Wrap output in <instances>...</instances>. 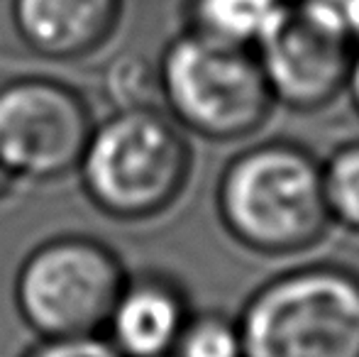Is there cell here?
<instances>
[{
	"label": "cell",
	"instance_id": "6da1fadb",
	"mask_svg": "<svg viewBox=\"0 0 359 357\" xmlns=\"http://www.w3.org/2000/svg\"><path fill=\"white\" fill-rule=\"evenodd\" d=\"M215 208L235 243L266 257L313 248L332 223L323 162L286 140L259 142L230 159L217 179Z\"/></svg>",
	"mask_w": 359,
	"mask_h": 357
},
{
	"label": "cell",
	"instance_id": "7a4b0ae2",
	"mask_svg": "<svg viewBox=\"0 0 359 357\" xmlns=\"http://www.w3.org/2000/svg\"><path fill=\"white\" fill-rule=\"evenodd\" d=\"M184 128L159 108L118 110L93 125L79 162L86 194L120 220L161 215L179 201L191 177Z\"/></svg>",
	"mask_w": 359,
	"mask_h": 357
},
{
	"label": "cell",
	"instance_id": "3957f363",
	"mask_svg": "<svg viewBox=\"0 0 359 357\" xmlns=\"http://www.w3.org/2000/svg\"><path fill=\"white\" fill-rule=\"evenodd\" d=\"M245 357H359V274L306 264L264 281L237 318Z\"/></svg>",
	"mask_w": 359,
	"mask_h": 357
},
{
	"label": "cell",
	"instance_id": "277c9868",
	"mask_svg": "<svg viewBox=\"0 0 359 357\" xmlns=\"http://www.w3.org/2000/svg\"><path fill=\"white\" fill-rule=\"evenodd\" d=\"M156 67L166 113L198 137L245 140L274 108L255 49L186 29L171 39Z\"/></svg>",
	"mask_w": 359,
	"mask_h": 357
},
{
	"label": "cell",
	"instance_id": "5b68a950",
	"mask_svg": "<svg viewBox=\"0 0 359 357\" xmlns=\"http://www.w3.org/2000/svg\"><path fill=\"white\" fill-rule=\"evenodd\" d=\"M125 284V267L108 245L67 235L39 245L25 260L15 299L42 338L95 335L105 328Z\"/></svg>",
	"mask_w": 359,
	"mask_h": 357
},
{
	"label": "cell",
	"instance_id": "8992f818",
	"mask_svg": "<svg viewBox=\"0 0 359 357\" xmlns=\"http://www.w3.org/2000/svg\"><path fill=\"white\" fill-rule=\"evenodd\" d=\"M93 133L76 90L49 79L0 88V159L15 179H57L79 167Z\"/></svg>",
	"mask_w": 359,
	"mask_h": 357
},
{
	"label": "cell",
	"instance_id": "52a82bcc",
	"mask_svg": "<svg viewBox=\"0 0 359 357\" xmlns=\"http://www.w3.org/2000/svg\"><path fill=\"white\" fill-rule=\"evenodd\" d=\"M355 49L357 44L291 3L255 52L274 103L313 113L345 93Z\"/></svg>",
	"mask_w": 359,
	"mask_h": 357
},
{
	"label": "cell",
	"instance_id": "ba28073f",
	"mask_svg": "<svg viewBox=\"0 0 359 357\" xmlns=\"http://www.w3.org/2000/svg\"><path fill=\"white\" fill-rule=\"evenodd\" d=\"M120 10V0H13L20 37L52 59L95 52L118 27Z\"/></svg>",
	"mask_w": 359,
	"mask_h": 357
},
{
	"label": "cell",
	"instance_id": "9c48e42d",
	"mask_svg": "<svg viewBox=\"0 0 359 357\" xmlns=\"http://www.w3.org/2000/svg\"><path fill=\"white\" fill-rule=\"evenodd\" d=\"M186 321L184 294L171 281L144 276L128 279L105 328L123 357H171Z\"/></svg>",
	"mask_w": 359,
	"mask_h": 357
},
{
	"label": "cell",
	"instance_id": "30bf717a",
	"mask_svg": "<svg viewBox=\"0 0 359 357\" xmlns=\"http://www.w3.org/2000/svg\"><path fill=\"white\" fill-rule=\"evenodd\" d=\"M293 0H186L189 29L217 42L255 49Z\"/></svg>",
	"mask_w": 359,
	"mask_h": 357
},
{
	"label": "cell",
	"instance_id": "8fae6325",
	"mask_svg": "<svg viewBox=\"0 0 359 357\" xmlns=\"http://www.w3.org/2000/svg\"><path fill=\"white\" fill-rule=\"evenodd\" d=\"M323 194L332 223L359 233V140L345 142L323 162Z\"/></svg>",
	"mask_w": 359,
	"mask_h": 357
},
{
	"label": "cell",
	"instance_id": "7c38bea8",
	"mask_svg": "<svg viewBox=\"0 0 359 357\" xmlns=\"http://www.w3.org/2000/svg\"><path fill=\"white\" fill-rule=\"evenodd\" d=\"M103 86L118 110L159 108L161 103L159 67L140 54H123L115 59L105 72Z\"/></svg>",
	"mask_w": 359,
	"mask_h": 357
},
{
	"label": "cell",
	"instance_id": "4fadbf2b",
	"mask_svg": "<svg viewBox=\"0 0 359 357\" xmlns=\"http://www.w3.org/2000/svg\"><path fill=\"white\" fill-rule=\"evenodd\" d=\"M171 357H245L240 325L220 314L189 316Z\"/></svg>",
	"mask_w": 359,
	"mask_h": 357
},
{
	"label": "cell",
	"instance_id": "5bb4252c",
	"mask_svg": "<svg viewBox=\"0 0 359 357\" xmlns=\"http://www.w3.org/2000/svg\"><path fill=\"white\" fill-rule=\"evenodd\" d=\"M293 3L340 37L359 44V0H293Z\"/></svg>",
	"mask_w": 359,
	"mask_h": 357
},
{
	"label": "cell",
	"instance_id": "9a60e30c",
	"mask_svg": "<svg viewBox=\"0 0 359 357\" xmlns=\"http://www.w3.org/2000/svg\"><path fill=\"white\" fill-rule=\"evenodd\" d=\"M25 357H123L108 338L74 335V338H44Z\"/></svg>",
	"mask_w": 359,
	"mask_h": 357
},
{
	"label": "cell",
	"instance_id": "2e32d148",
	"mask_svg": "<svg viewBox=\"0 0 359 357\" xmlns=\"http://www.w3.org/2000/svg\"><path fill=\"white\" fill-rule=\"evenodd\" d=\"M345 93L350 95L352 108H355L357 115H359V44L355 49V57H352V67H350V76H347Z\"/></svg>",
	"mask_w": 359,
	"mask_h": 357
},
{
	"label": "cell",
	"instance_id": "e0dca14e",
	"mask_svg": "<svg viewBox=\"0 0 359 357\" xmlns=\"http://www.w3.org/2000/svg\"><path fill=\"white\" fill-rule=\"evenodd\" d=\"M13 181H15V177L8 172V167H5L3 159H0V198H3V196L10 191V186H13Z\"/></svg>",
	"mask_w": 359,
	"mask_h": 357
}]
</instances>
